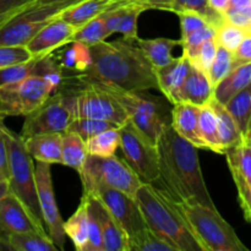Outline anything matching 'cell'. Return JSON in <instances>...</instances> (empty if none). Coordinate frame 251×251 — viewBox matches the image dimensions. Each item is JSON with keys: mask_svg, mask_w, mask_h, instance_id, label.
Segmentation results:
<instances>
[{"mask_svg": "<svg viewBox=\"0 0 251 251\" xmlns=\"http://www.w3.org/2000/svg\"><path fill=\"white\" fill-rule=\"evenodd\" d=\"M82 0H36L33 4L36 5H46V6H51L54 9H58L59 11L66 9V7L75 5Z\"/></svg>", "mask_w": 251, "mask_h": 251, "instance_id": "cell-52", "label": "cell"}, {"mask_svg": "<svg viewBox=\"0 0 251 251\" xmlns=\"http://www.w3.org/2000/svg\"><path fill=\"white\" fill-rule=\"evenodd\" d=\"M203 251H249L217 208L178 203Z\"/></svg>", "mask_w": 251, "mask_h": 251, "instance_id": "cell-4", "label": "cell"}, {"mask_svg": "<svg viewBox=\"0 0 251 251\" xmlns=\"http://www.w3.org/2000/svg\"><path fill=\"white\" fill-rule=\"evenodd\" d=\"M78 174L83 191H90L96 186H107L135 198L139 188L144 184L126 162L115 154L109 157L87 154Z\"/></svg>", "mask_w": 251, "mask_h": 251, "instance_id": "cell-7", "label": "cell"}, {"mask_svg": "<svg viewBox=\"0 0 251 251\" xmlns=\"http://www.w3.org/2000/svg\"><path fill=\"white\" fill-rule=\"evenodd\" d=\"M100 83L118 100L129 117L130 122L153 142H157L166 125L171 124L168 115L166 114V108L159 98L141 95V92L123 90L110 83Z\"/></svg>", "mask_w": 251, "mask_h": 251, "instance_id": "cell-6", "label": "cell"}, {"mask_svg": "<svg viewBox=\"0 0 251 251\" xmlns=\"http://www.w3.org/2000/svg\"><path fill=\"white\" fill-rule=\"evenodd\" d=\"M115 1H117V2H137V4L145 5L146 0H115ZM145 6H146V5H145Z\"/></svg>", "mask_w": 251, "mask_h": 251, "instance_id": "cell-57", "label": "cell"}, {"mask_svg": "<svg viewBox=\"0 0 251 251\" xmlns=\"http://www.w3.org/2000/svg\"><path fill=\"white\" fill-rule=\"evenodd\" d=\"M183 11L198 12L215 29H217L226 21L225 14H221L211 7L208 0H173L172 12L178 14Z\"/></svg>", "mask_w": 251, "mask_h": 251, "instance_id": "cell-35", "label": "cell"}, {"mask_svg": "<svg viewBox=\"0 0 251 251\" xmlns=\"http://www.w3.org/2000/svg\"><path fill=\"white\" fill-rule=\"evenodd\" d=\"M230 173H232L233 180L237 186L238 200H239L243 215H244L245 220L251 223V188L239 174H237L235 172H230Z\"/></svg>", "mask_w": 251, "mask_h": 251, "instance_id": "cell-46", "label": "cell"}, {"mask_svg": "<svg viewBox=\"0 0 251 251\" xmlns=\"http://www.w3.org/2000/svg\"><path fill=\"white\" fill-rule=\"evenodd\" d=\"M247 34L249 33H247L243 28L230 24V22H228L227 20H226V21L216 29L215 39L216 42H217L218 46L223 47V48L228 49V50L233 53V51L239 47V44L242 43V41L245 38Z\"/></svg>", "mask_w": 251, "mask_h": 251, "instance_id": "cell-40", "label": "cell"}, {"mask_svg": "<svg viewBox=\"0 0 251 251\" xmlns=\"http://www.w3.org/2000/svg\"><path fill=\"white\" fill-rule=\"evenodd\" d=\"M64 230L66 237L70 238L74 243L76 250L86 251L88 243V213L87 202L83 196L77 210L66 222H64Z\"/></svg>", "mask_w": 251, "mask_h": 251, "instance_id": "cell-29", "label": "cell"}, {"mask_svg": "<svg viewBox=\"0 0 251 251\" xmlns=\"http://www.w3.org/2000/svg\"><path fill=\"white\" fill-rule=\"evenodd\" d=\"M86 142L80 135L71 131L61 134V164L75 171L82 169L87 157Z\"/></svg>", "mask_w": 251, "mask_h": 251, "instance_id": "cell-30", "label": "cell"}, {"mask_svg": "<svg viewBox=\"0 0 251 251\" xmlns=\"http://www.w3.org/2000/svg\"><path fill=\"white\" fill-rule=\"evenodd\" d=\"M129 251H176V249L146 227L129 238Z\"/></svg>", "mask_w": 251, "mask_h": 251, "instance_id": "cell-37", "label": "cell"}, {"mask_svg": "<svg viewBox=\"0 0 251 251\" xmlns=\"http://www.w3.org/2000/svg\"><path fill=\"white\" fill-rule=\"evenodd\" d=\"M33 58L25 46H0V69L26 63Z\"/></svg>", "mask_w": 251, "mask_h": 251, "instance_id": "cell-44", "label": "cell"}, {"mask_svg": "<svg viewBox=\"0 0 251 251\" xmlns=\"http://www.w3.org/2000/svg\"><path fill=\"white\" fill-rule=\"evenodd\" d=\"M83 198L87 202V213H88V243L86 247V251H103V240H102V229L100 223L98 220L97 212L92 203L91 195L83 193Z\"/></svg>", "mask_w": 251, "mask_h": 251, "instance_id": "cell-42", "label": "cell"}, {"mask_svg": "<svg viewBox=\"0 0 251 251\" xmlns=\"http://www.w3.org/2000/svg\"><path fill=\"white\" fill-rule=\"evenodd\" d=\"M208 2H210L211 7L217 10L221 14H225L228 7H229L230 0H208Z\"/></svg>", "mask_w": 251, "mask_h": 251, "instance_id": "cell-53", "label": "cell"}, {"mask_svg": "<svg viewBox=\"0 0 251 251\" xmlns=\"http://www.w3.org/2000/svg\"><path fill=\"white\" fill-rule=\"evenodd\" d=\"M245 141L250 142V144H251V118H250V120H249V124H248L247 134H245Z\"/></svg>", "mask_w": 251, "mask_h": 251, "instance_id": "cell-56", "label": "cell"}, {"mask_svg": "<svg viewBox=\"0 0 251 251\" xmlns=\"http://www.w3.org/2000/svg\"><path fill=\"white\" fill-rule=\"evenodd\" d=\"M37 194H38L39 206L44 225L48 228V235L58 250H64L66 242V234L64 230V220L59 212L54 196L53 181H51L50 164L38 162L34 167Z\"/></svg>", "mask_w": 251, "mask_h": 251, "instance_id": "cell-14", "label": "cell"}, {"mask_svg": "<svg viewBox=\"0 0 251 251\" xmlns=\"http://www.w3.org/2000/svg\"><path fill=\"white\" fill-rule=\"evenodd\" d=\"M53 92L55 88L46 77L33 74L14 85L0 87V117H26Z\"/></svg>", "mask_w": 251, "mask_h": 251, "instance_id": "cell-9", "label": "cell"}, {"mask_svg": "<svg viewBox=\"0 0 251 251\" xmlns=\"http://www.w3.org/2000/svg\"><path fill=\"white\" fill-rule=\"evenodd\" d=\"M210 105L215 110L216 118H217V127H218V136H220L221 145H222L225 153L228 149L237 146L240 142L244 141V136L240 132L237 123L234 122L232 115L227 110V108L212 97L210 100Z\"/></svg>", "mask_w": 251, "mask_h": 251, "instance_id": "cell-26", "label": "cell"}, {"mask_svg": "<svg viewBox=\"0 0 251 251\" xmlns=\"http://www.w3.org/2000/svg\"><path fill=\"white\" fill-rule=\"evenodd\" d=\"M146 226L176 251H203L178 203L153 184H142L135 195Z\"/></svg>", "mask_w": 251, "mask_h": 251, "instance_id": "cell-3", "label": "cell"}, {"mask_svg": "<svg viewBox=\"0 0 251 251\" xmlns=\"http://www.w3.org/2000/svg\"><path fill=\"white\" fill-rule=\"evenodd\" d=\"M117 4L115 0H82L61 10L59 17L75 27H81Z\"/></svg>", "mask_w": 251, "mask_h": 251, "instance_id": "cell-24", "label": "cell"}, {"mask_svg": "<svg viewBox=\"0 0 251 251\" xmlns=\"http://www.w3.org/2000/svg\"><path fill=\"white\" fill-rule=\"evenodd\" d=\"M4 123L0 117V174L5 180L9 179V168H7V147L4 135Z\"/></svg>", "mask_w": 251, "mask_h": 251, "instance_id": "cell-51", "label": "cell"}, {"mask_svg": "<svg viewBox=\"0 0 251 251\" xmlns=\"http://www.w3.org/2000/svg\"><path fill=\"white\" fill-rule=\"evenodd\" d=\"M249 144H250V142H249Z\"/></svg>", "mask_w": 251, "mask_h": 251, "instance_id": "cell-58", "label": "cell"}, {"mask_svg": "<svg viewBox=\"0 0 251 251\" xmlns=\"http://www.w3.org/2000/svg\"><path fill=\"white\" fill-rule=\"evenodd\" d=\"M90 195L100 223L103 251H129V240H127V235L125 234L124 230L118 225L114 217L105 208V206L95 195L92 194Z\"/></svg>", "mask_w": 251, "mask_h": 251, "instance_id": "cell-20", "label": "cell"}, {"mask_svg": "<svg viewBox=\"0 0 251 251\" xmlns=\"http://www.w3.org/2000/svg\"><path fill=\"white\" fill-rule=\"evenodd\" d=\"M213 97V86L207 74L191 65L190 71L179 91L178 102H188L198 107L207 104Z\"/></svg>", "mask_w": 251, "mask_h": 251, "instance_id": "cell-22", "label": "cell"}, {"mask_svg": "<svg viewBox=\"0 0 251 251\" xmlns=\"http://www.w3.org/2000/svg\"><path fill=\"white\" fill-rule=\"evenodd\" d=\"M215 36L216 29L211 25H206V26L191 32L190 34H188L184 38H180L179 41H180V46L183 47V50H189V49H193L195 47L200 46L206 39L215 38Z\"/></svg>", "mask_w": 251, "mask_h": 251, "instance_id": "cell-47", "label": "cell"}, {"mask_svg": "<svg viewBox=\"0 0 251 251\" xmlns=\"http://www.w3.org/2000/svg\"><path fill=\"white\" fill-rule=\"evenodd\" d=\"M120 150L124 161L144 184L158 180V153L156 142L140 131L130 120L120 126Z\"/></svg>", "mask_w": 251, "mask_h": 251, "instance_id": "cell-8", "label": "cell"}, {"mask_svg": "<svg viewBox=\"0 0 251 251\" xmlns=\"http://www.w3.org/2000/svg\"><path fill=\"white\" fill-rule=\"evenodd\" d=\"M59 14L60 11L51 6L29 5L0 27V46L26 47L37 32Z\"/></svg>", "mask_w": 251, "mask_h": 251, "instance_id": "cell-12", "label": "cell"}, {"mask_svg": "<svg viewBox=\"0 0 251 251\" xmlns=\"http://www.w3.org/2000/svg\"><path fill=\"white\" fill-rule=\"evenodd\" d=\"M228 22L244 29L247 33H251V5L248 6H229L225 12Z\"/></svg>", "mask_w": 251, "mask_h": 251, "instance_id": "cell-45", "label": "cell"}, {"mask_svg": "<svg viewBox=\"0 0 251 251\" xmlns=\"http://www.w3.org/2000/svg\"><path fill=\"white\" fill-rule=\"evenodd\" d=\"M234 69L233 66V53L223 47L218 46L217 53H216L215 60L211 65L210 70L207 71V76L212 83L213 88L220 82L221 80L226 77L230 71Z\"/></svg>", "mask_w": 251, "mask_h": 251, "instance_id": "cell-41", "label": "cell"}, {"mask_svg": "<svg viewBox=\"0 0 251 251\" xmlns=\"http://www.w3.org/2000/svg\"><path fill=\"white\" fill-rule=\"evenodd\" d=\"M61 71L81 74L91 65L90 47L77 41H71L53 53Z\"/></svg>", "mask_w": 251, "mask_h": 251, "instance_id": "cell-23", "label": "cell"}, {"mask_svg": "<svg viewBox=\"0 0 251 251\" xmlns=\"http://www.w3.org/2000/svg\"><path fill=\"white\" fill-rule=\"evenodd\" d=\"M7 249L16 251H56L58 248L48 234L42 233H11L1 234Z\"/></svg>", "mask_w": 251, "mask_h": 251, "instance_id": "cell-27", "label": "cell"}, {"mask_svg": "<svg viewBox=\"0 0 251 251\" xmlns=\"http://www.w3.org/2000/svg\"><path fill=\"white\" fill-rule=\"evenodd\" d=\"M83 193L92 194L105 206L127 235V240L147 227L135 198L107 186H96Z\"/></svg>", "mask_w": 251, "mask_h": 251, "instance_id": "cell-13", "label": "cell"}, {"mask_svg": "<svg viewBox=\"0 0 251 251\" xmlns=\"http://www.w3.org/2000/svg\"><path fill=\"white\" fill-rule=\"evenodd\" d=\"M36 0H0V27Z\"/></svg>", "mask_w": 251, "mask_h": 251, "instance_id": "cell-49", "label": "cell"}, {"mask_svg": "<svg viewBox=\"0 0 251 251\" xmlns=\"http://www.w3.org/2000/svg\"><path fill=\"white\" fill-rule=\"evenodd\" d=\"M156 146L158 180L167 196L176 203H201L216 208L203 179L198 147L181 137L171 124L162 130Z\"/></svg>", "mask_w": 251, "mask_h": 251, "instance_id": "cell-1", "label": "cell"}, {"mask_svg": "<svg viewBox=\"0 0 251 251\" xmlns=\"http://www.w3.org/2000/svg\"><path fill=\"white\" fill-rule=\"evenodd\" d=\"M147 9L145 5L137 2H117L113 7L103 12L105 26L112 33H122L125 39L136 42L137 20Z\"/></svg>", "mask_w": 251, "mask_h": 251, "instance_id": "cell-17", "label": "cell"}, {"mask_svg": "<svg viewBox=\"0 0 251 251\" xmlns=\"http://www.w3.org/2000/svg\"><path fill=\"white\" fill-rule=\"evenodd\" d=\"M74 95L66 92L51 93L50 97L36 110L26 115L22 126V139L36 134H64L74 120Z\"/></svg>", "mask_w": 251, "mask_h": 251, "instance_id": "cell-10", "label": "cell"}, {"mask_svg": "<svg viewBox=\"0 0 251 251\" xmlns=\"http://www.w3.org/2000/svg\"><path fill=\"white\" fill-rule=\"evenodd\" d=\"M36 60L37 58H33L26 63L0 69V87L14 85V83L20 82V81L28 77L29 75H32L34 65H36Z\"/></svg>", "mask_w": 251, "mask_h": 251, "instance_id": "cell-43", "label": "cell"}, {"mask_svg": "<svg viewBox=\"0 0 251 251\" xmlns=\"http://www.w3.org/2000/svg\"><path fill=\"white\" fill-rule=\"evenodd\" d=\"M191 69V63L185 54L179 58H173L168 64L156 69L158 90L167 97V100L174 104L179 100V91Z\"/></svg>", "mask_w": 251, "mask_h": 251, "instance_id": "cell-18", "label": "cell"}, {"mask_svg": "<svg viewBox=\"0 0 251 251\" xmlns=\"http://www.w3.org/2000/svg\"><path fill=\"white\" fill-rule=\"evenodd\" d=\"M225 107L237 123L245 140L248 124L251 118V83L230 98Z\"/></svg>", "mask_w": 251, "mask_h": 251, "instance_id": "cell-32", "label": "cell"}, {"mask_svg": "<svg viewBox=\"0 0 251 251\" xmlns=\"http://www.w3.org/2000/svg\"><path fill=\"white\" fill-rule=\"evenodd\" d=\"M179 16V21H180V31H181V38L190 34L191 32L196 31V29L201 28V27L210 25L200 14L193 11H183L176 14Z\"/></svg>", "mask_w": 251, "mask_h": 251, "instance_id": "cell-48", "label": "cell"}, {"mask_svg": "<svg viewBox=\"0 0 251 251\" xmlns=\"http://www.w3.org/2000/svg\"><path fill=\"white\" fill-rule=\"evenodd\" d=\"M251 5V0H230L229 6H248Z\"/></svg>", "mask_w": 251, "mask_h": 251, "instance_id": "cell-55", "label": "cell"}, {"mask_svg": "<svg viewBox=\"0 0 251 251\" xmlns=\"http://www.w3.org/2000/svg\"><path fill=\"white\" fill-rule=\"evenodd\" d=\"M199 131H200V136L205 144L206 150H210L218 154H225V150L221 145L220 136H218L217 118L210 103L200 107Z\"/></svg>", "mask_w": 251, "mask_h": 251, "instance_id": "cell-31", "label": "cell"}, {"mask_svg": "<svg viewBox=\"0 0 251 251\" xmlns=\"http://www.w3.org/2000/svg\"><path fill=\"white\" fill-rule=\"evenodd\" d=\"M135 42L122 38L90 47L91 65L76 75L81 82H104L126 91L158 90L153 66Z\"/></svg>", "mask_w": 251, "mask_h": 251, "instance_id": "cell-2", "label": "cell"}, {"mask_svg": "<svg viewBox=\"0 0 251 251\" xmlns=\"http://www.w3.org/2000/svg\"><path fill=\"white\" fill-rule=\"evenodd\" d=\"M225 154L230 172L239 174L251 188V144L244 140L237 146L228 149Z\"/></svg>", "mask_w": 251, "mask_h": 251, "instance_id": "cell-34", "label": "cell"}, {"mask_svg": "<svg viewBox=\"0 0 251 251\" xmlns=\"http://www.w3.org/2000/svg\"><path fill=\"white\" fill-rule=\"evenodd\" d=\"M25 147L32 158L48 164H61V134L46 132L24 139Z\"/></svg>", "mask_w": 251, "mask_h": 251, "instance_id": "cell-21", "label": "cell"}, {"mask_svg": "<svg viewBox=\"0 0 251 251\" xmlns=\"http://www.w3.org/2000/svg\"><path fill=\"white\" fill-rule=\"evenodd\" d=\"M88 154L109 157L114 156L120 145V127H112L86 140Z\"/></svg>", "mask_w": 251, "mask_h": 251, "instance_id": "cell-33", "label": "cell"}, {"mask_svg": "<svg viewBox=\"0 0 251 251\" xmlns=\"http://www.w3.org/2000/svg\"><path fill=\"white\" fill-rule=\"evenodd\" d=\"M76 29L58 16L42 27L26 47L34 58H43L73 41Z\"/></svg>", "mask_w": 251, "mask_h": 251, "instance_id": "cell-16", "label": "cell"}, {"mask_svg": "<svg viewBox=\"0 0 251 251\" xmlns=\"http://www.w3.org/2000/svg\"><path fill=\"white\" fill-rule=\"evenodd\" d=\"M112 127L120 126L115 123L108 122V120L92 119V118H74L66 131L75 132V134L80 135L86 141L90 137L95 136V135L100 134L102 131H105L108 129H112Z\"/></svg>", "mask_w": 251, "mask_h": 251, "instance_id": "cell-39", "label": "cell"}, {"mask_svg": "<svg viewBox=\"0 0 251 251\" xmlns=\"http://www.w3.org/2000/svg\"><path fill=\"white\" fill-rule=\"evenodd\" d=\"M251 63V33L247 34L237 49L233 51V66Z\"/></svg>", "mask_w": 251, "mask_h": 251, "instance_id": "cell-50", "label": "cell"}, {"mask_svg": "<svg viewBox=\"0 0 251 251\" xmlns=\"http://www.w3.org/2000/svg\"><path fill=\"white\" fill-rule=\"evenodd\" d=\"M199 114L200 107L198 105L188 102L174 103L171 125L181 137L188 140L194 146L198 149H206L199 131Z\"/></svg>", "mask_w": 251, "mask_h": 251, "instance_id": "cell-19", "label": "cell"}, {"mask_svg": "<svg viewBox=\"0 0 251 251\" xmlns=\"http://www.w3.org/2000/svg\"><path fill=\"white\" fill-rule=\"evenodd\" d=\"M7 147V168H9V191L16 195L32 215L42 223L41 206L37 194L36 176L32 157L25 147L24 139L4 126Z\"/></svg>", "mask_w": 251, "mask_h": 251, "instance_id": "cell-5", "label": "cell"}, {"mask_svg": "<svg viewBox=\"0 0 251 251\" xmlns=\"http://www.w3.org/2000/svg\"><path fill=\"white\" fill-rule=\"evenodd\" d=\"M11 233H42V225L16 195L9 191L0 199V234Z\"/></svg>", "mask_w": 251, "mask_h": 251, "instance_id": "cell-15", "label": "cell"}, {"mask_svg": "<svg viewBox=\"0 0 251 251\" xmlns=\"http://www.w3.org/2000/svg\"><path fill=\"white\" fill-rule=\"evenodd\" d=\"M7 193H9V183H7V180H5L1 176V174H0V199L4 195H6Z\"/></svg>", "mask_w": 251, "mask_h": 251, "instance_id": "cell-54", "label": "cell"}, {"mask_svg": "<svg viewBox=\"0 0 251 251\" xmlns=\"http://www.w3.org/2000/svg\"><path fill=\"white\" fill-rule=\"evenodd\" d=\"M217 48L218 44L216 39L210 38L206 39L205 42H202L200 46L195 47V48L189 49V50H183V54L188 56L191 65L207 74L213 60H215Z\"/></svg>", "mask_w": 251, "mask_h": 251, "instance_id": "cell-38", "label": "cell"}, {"mask_svg": "<svg viewBox=\"0 0 251 251\" xmlns=\"http://www.w3.org/2000/svg\"><path fill=\"white\" fill-rule=\"evenodd\" d=\"M112 32L105 26L104 17L100 15L96 19L91 20L83 26L78 27L74 34L73 41L81 42L88 47H92L100 42L105 41L109 36H112Z\"/></svg>", "mask_w": 251, "mask_h": 251, "instance_id": "cell-36", "label": "cell"}, {"mask_svg": "<svg viewBox=\"0 0 251 251\" xmlns=\"http://www.w3.org/2000/svg\"><path fill=\"white\" fill-rule=\"evenodd\" d=\"M251 83V63L243 64L233 69L223 80L213 88V98L226 105L239 91Z\"/></svg>", "mask_w": 251, "mask_h": 251, "instance_id": "cell-25", "label": "cell"}, {"mask_svg": "<svg viewBox=\"0 0 251 251\" xmlns=\"http://www.w3.org/2000/svg\"><path fill=\"white\" fill-rule=\"evenodd\" d=\"M81 88L74 95V117L108 120L123 126L129 117L118 100L100 83L81 82Z\"/></svg>", "mask_w": 251, "mask_h": 251, "instance_id": "cell-11", "label": "cell"}, {"mask_svg": "<svg viewBox=\"0 0 251 251\" xmlns=\"http://www.w3.org/2000/svg\"><path fill=\"white\" fill-rule=\"evenodd\" d=\"M136 43L147 59L150 60L153 69L162 68L166 64L173 59L172 51L176 47L180 46L179 39H169V38H154V39H141L137 38Z\"/></svg>", "mask_w": 251, "mask_h": 251, "instance_id": "cell-28", "label": "cell"}]
</instances>
